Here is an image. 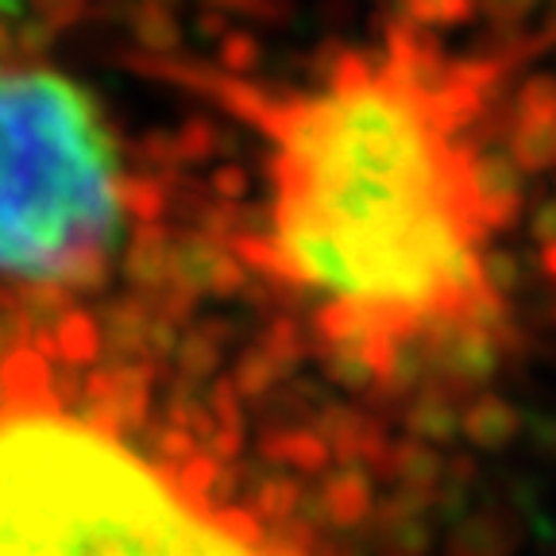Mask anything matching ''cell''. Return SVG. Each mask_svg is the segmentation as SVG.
I'll list each match as a JSON object with an SVG mask.
<instances>
[{
    "instance_id": "2",
    "label": "cell",
    "mask_w": 556,
    "mask_h": 556,
    "mask_svg": "<svg viewBox=\"0 0 556 556\" xmlns=\"http://www.w3.org/2000/svg\"><path fill=\"white\" fill-rule=\"evenodd\" d=\"M0 556H287L104 417L0 391Z\"/></svg>"
},
{
    "instance_id": "1",
    "label": "cell",
    "mask_w": 556,
    "mask_h": 556,
    "mask_svg": "<svg viewBox=\"0 0 556 556\" xmlns=\"http://www.w3.org/2000/svg\"><path fill=\"white\" fill-rule=\"evenodd\" d=\"M263 248L367 359L498 313L506 182L479 70L414 31L348 47L260 109Z\"/></svg>"
},
{
    "instance_id": "3",
    "label": "cell",
    "mask_w": 556,
    "mask_h": 556,
    "mask_svg": "<svg viewBox=\"0 0 556 556\" xmlns=\"http://www.w3.org/2000/svg\"><path fill=\"white\" fill-rule=\"evenodd\" d=\"M124 232V163L97 97L0 47V278H93Z\"/></svg>"
}]
</instances>
